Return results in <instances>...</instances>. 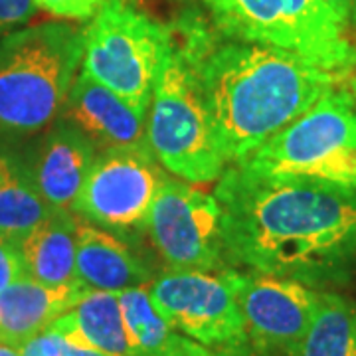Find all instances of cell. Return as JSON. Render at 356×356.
Segmentation results:
<instances>
[{"mask_svg": "<svg viewBox=\"0 0 356 356\" xmlns=\"http://www.w3.org/2000/svg\"><path fill=\"white\" fill-rule=\"evenodd\" d=\"M196 70L226 165L242 163L346 79L289 51L236 40H206Z\"/></svg>", "mask_w": 356, "mask_h": 356, "instance_id": "2", "label": "cell"}, {"mask_svg": "<svg viewBox=\"0 0 356 356\" xmlns=\"http://www.w3.org/2000/svg\"><path fill=\"white\" fill-rule=\"evenodd\" d=\"M210 34L194 24L175 36L151 97L147 137L159 165L186 182H214L226 170L198 81V56Z\"/></svg>", "mask_w": 356, "mask_h": 356, "instance_id": "4", "label": "cell"}, {"mask_svg": "<svg viewBox=\"0 0 356 356\" xmlns=\"http://www.w3.org/2000/svg\"><path fill=\"white\" fill-rule=\"evenodd\" d=\"M26 275L48 287L76 283L77 216L70 210H51L22 245Z\"/></svg>", "mask_w": 356, "mask_h": 356, "instance_id": "18", "label": "cell"}, {"mask_svg": "<svg viewBox=\"0 0 356 356\" xmlns=\"http://www.w3.org/2000/svg\"><path fill=\"white\" fill-rule=\"evenodd\" d=\"M214 196L232 264L313 289L356 277V188L232 165Z\"/></svg>", "mask_w": 356, "mask_h": 356, "instance_id": "1", "label": "cell"}, {"mask_svg": "<svg viewBox=\"0 0 356 356\" xmlns=\"http://www.w3.org/2000/svg\"><path fill=\"white\" fill-rule=\"evenodd\" d=\"M83 58V30L44 22L0 40V139L22 140L64 109Z\"/></svg>", "mask_w": 356, "mask_h": 356, "instance_id": "3", "label": "cell"}, {"mask_svg": "<svg viewBox=\"0 0 356 356\" xmlns=\"http://www.w3.org/2000/svg\"><path fill=\"white\" fill-rule=\"evenodd\" d=\"M147 234L168 269H228L216 196L182 178L165 175L149 212Z\"/></svg>", "mask_w": 356, "mask_h": 356, "instance_id": "10", "label": "cell"}, {"mask_svg": "<svg viewBox=\"0 0 356 356\" xmlns=\"http://www.w3.org/2000/svg\"><path fill=\"white\" fill-rule=\"evenodd\" d=\"M36 13L34 0H0V38L28 22Z\"/></svg>", "mask_w": 356, "mask_h": 356, "instance_id": "23", "label": "cell"}, {"mask_svg": "<svg viewBox=\"0 0 356 356\" xmlns=\"http://www.w3.org/2000/svg\"><path fill=\"white\" fill-rule=\"evenodd\" d=\"M243 168L356 188V88L339 83L257 151Z\"/></svg>", "mask_w": 356, "mask_h": 356, "instance_id": "6", "label": "cell"}, {"mask_svg": "<svg viewBox=\"0 0 356 356\" xmlns=\"http://www.w3.org/2000/svg\"><path fill=\"white\" fill-rule=\"evenodd\" d=\"M250 344L261 353H291L317 313L321 293L299 281L228 269Z\"/></svg>", "mask_w": 356, "mask_h": 356, "instance_id": "11", "label": "cell"}, {"mask_svg": "<svg viewBox=\"0 0 356 356\" xmlns=\"http://www.w3.org/2000/svg\"><path fill=\"white\" fill-rule=\"evenodd\" d=\"M117 295L133 356L168 355L177 331L153 303L149 285L131 287Z\"/></svg>", "mask_w": 356, "mask_h": 356, "instance_id": "20", "label": "cell"}, {"mask_svg": "<svg viewBox=\"0 0 356 356\" xmlns=\"http://www.w3.org/2000/svg\"><path fill=\"white\" fill-rule=\"evenodd\" d=\"M20 356H62V337L44 331L20 348Z\"/></svg>", "mask_w": 356, "mask_h": 356, "instance_id": "24", "label": "cell"}, {"mask_svg": "<svg viewBox=\"0 0 356 356\" xmlns=\"http://www.w3.org/2000/svg\"><path fill=\"white\" fill-rule=\"evenodd\" d=\"M0 356H20V350L13 348V346H6V344H0Z\"/></svg>", "mask_w": 356, "mask_h": 356, "instance_id": "28", "label": "cell"}, {"mask_svg": "<svg viewBox=\"0 0 356 356\" xmlns=\"http://www.w3.org/2000/svg\"><path fill=\"white\" fill-rule=\"evenodd\" d=\"M36 8L65 20H89L93 18L103 0H34Z\"/></svg>", "mask_w": 356, "mask_h": 356, "instance_id": "21", "label": "cell"}, {"mask_svg": "<svg viewBox=\"0 0 356 356\" xmlns=\"http://www.w3.org/2000/svg\"><path fill=\"white\" fill-rule=\"evenodd\" d=\"M166 356H218L216 353H212L210 348H206L202 344L194 343L191 339L178 334L175 337V341L168 348V355Z\"/></svg>", "mask_w": 356, "mask_h": 356, "instance_id": "25", "label": "cell"}, {"mask_svg": "<svg viewBox=\"0 0 356 356\" xmlns=\"http://www.w3.org/2000/svg\"><path fill=\"white\" fill-rule=\"evenodd\" d=\"M24 277L28 275H26L22 250L0 238V291H4L6 287Z\"/></svg>", "mask_w": 356, "mask_h": 356, "instance_id": "22", "label": "cell"}, {"mask_svg": "<svg viewBox=\"0 0 356 356\" xmlns=\"http://www.w3.org/2000/svg\"><path fill=\"white\" fill-rule=\"evenodd\" d=\"M291 356H356V301L321 293L313 323Z\"/></svg>", "mask_w": 356, "mask_h": 356, "instance_id": "19", "label": "cell"}, {"mask_svg": "<svg viewBox=\"0 0 356 356\" xmlns=\"http://www.w3.org/2000/svg\"><path fill=\"white\" fill-rule=\"evenodd\" d=\"M81 129L97 151L151 149L147 115L133 109L123 97L79 72L70 89L62 115Z\"/></svg>", "mask_w": 356, "mask_h": 356, "instance_id": "12", "label": "cell"}, {"mask_svg": "<svg viewBox=\"0 0 356 356\" xmlns=\"http://www.w3.org/2000/svg\"><path fill=\"white\" fill-rule=\"evenodd\" d=\"M329 4L332 13L337 14L343 22H350V13H353V0H325Z\"/></svg>", "mask_w": 356, "mask_h": 356, "instance_id": "27", "label": "cell"}, {"mask_svg": "<svg viewBox=\"0 0 356 356\" xmlns=\"http://www.w3.org/2000/svg\"><path fill=\"white\" fill-rule=\"evenodd\" d=\"M350 18H353V22L356 24V0H353V13H350Z\"/></svg>", "mask_w": 356, "mask_h": 356, "instance_id": "29", "label": "cell"}, {"mask_svg": "<svg viewBox=\"0 0 356 356\" xmlns=\"http://www.w3.org/2000/svg\"><path fill=\"white\" fill-rule=\"evenodd\" d=\"M216 28L236 42L289 51L327 72L356 70L346 22L325 0H204Z\"/></svg>", "mask_w": 356, "mask_h": 356, "instance_id": "5", "label": "cell"}, {"mask_svg": "<svg viewBox=\"0 0 356 356\" xmlns=\"http://www.w3.org/2000/svg\"><path fill=\"white\" fill-rule=\"evenodd\" d=\"M62 356H109L103 355L99 350H93V348H88V346H79V344L67 343L62 339Z\"/></svg>", "mask_w": 356, "mask_h": 356, "instance_id": "26", "label": "cell"}, {"mask_svg": "<svg viewBox=\"0 0 356 356\" xmlns=\"http://www.w3.org/2000/svg\"><path fill=\"white\" fill-rule=\"evenodd\" d=\"M149 293L175 331L212 353L242 356L252 346L228 269H166L149 283Z\"/></svg>", "mask_w": 356, "mask_h": 356, "instance_id": "8", "label": "cell"}, {"mask_svg": "<svg viewBox=\"0 0 356 356\" xmlns=\"http://www.w3.org/2000/svg\"><path fill=\"white\" fill-rule=\"evenodd\" d=\"M172 42L175 34L151 18L139 0H103L83 30L79 72L147 115Z\"/></svg>", "mask_w": 356, "mask_h": 356, "instance_id": "7", "label": "cell"}, {"mask_svg": "<svg viewBox=\"0 0 356 356\" xmlns=\"http://www.w3.org/2000/svg\"><path fill=\"white\" fill-rule=\"evenodd\" d=\"M67 343L88 346L109 356H133L119 307V295L88 291L76 305L50 325Z\"/></svg>", "mask_w": 356, "mask_h": 356, "instance_id": "17", "label": "cell"}, {"mask_svg": "<svg viewBox=\"0 0 356 356\" xmlns=\"http://www.w3.org/2000/svg\"><path fill=\"white\" fill-rule=\"evenodd\" d=\"M16 143L0 139V238L20 248L54 208L42 196L30 159Z\"/></svg>", "mask_w": 356, "mask_h": 356, "instance_id": "16", "label": "cell"}, {"mask_svg": "<svg viewBox=\"0 0 356 356\" xmlns=\"http://www.w3.org/2000/svg\"><path fill=\"white\" fill-rule=\"evenodd\" d=\"M165 170L151 149H111L97 153L72 212L117 238L133 242L147 220Z\"/></svg>", "mask_w": 356, "mask_h": 356, "instance_id": "9", "label": "cell"}, {"mask_svg": "<svg viewBox=\"0 0 356 356\" xmlns=\"http://www.w3.org/2000/svg\"><path fill=\"white\" fill-rule=\"evenodd\" d=\"M97 153L88 135L64 117L46 127L36 151L28 159L40 192L54 210L72 212Z\"/></svg>", "mask_w": 356, "mask_h": 356, "instance_id": "13", "label": "cell"}, {"mask_svg": "<svg viewBox=\"0 0 356 356\" xmlns=\"http://www.w3.org/2000/svg\"><path fill=\"white\" fill-rule=\"evenodd\" d=\"M76 281L88 291L121 293L149 285L153 271L129 242L77 218Z\"/></svg>", "mask_w": 356, "mask_h": 356, "instance_id": "14", "label": "cell"}, {"mask_svg": "<svg viewBox=\"0 0 356 356\" xmlns=\"http://www.w3.org/2000/svg\"><path fill=\"white\" fill-rule=\"evenodd\" d=\"M88 293L79 283L48 287L30 277L0 291V344L22 348Z\"/></svg>", "mask_w": 356, "mask_h": 356, "instance_id": "15", "label": "cell"}]
</instances>
